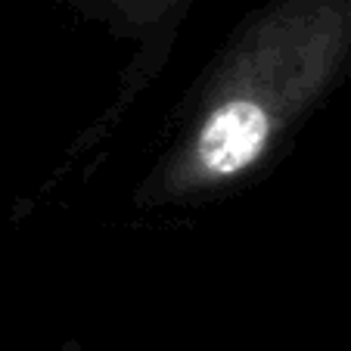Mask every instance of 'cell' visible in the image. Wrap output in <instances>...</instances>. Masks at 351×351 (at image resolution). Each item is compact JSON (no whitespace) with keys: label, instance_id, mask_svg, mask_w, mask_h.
<instances>
[{"label":"cell","instance_id":"obj_1","mask_svg":"<svg viewBox=\"0 0 351 351\" xmlns=\"http://www.w3.org/2000/svg\"><path fill=\"white\" fill-rule=\"evenodd\" d=\"M348 72L351 0H267L196 81L134 206L186 208L245 190Z\"/></svg>","mask_w":351,"mask_h":351},{"label":"cell","instance_id":"obj_2","mask_svg":"<svg viewBox=\"0 0 351 351\" xmlns=\"http://www.w3.org/2000/svg\"><path fill=\"white\" fill-rule=\"evenodd\" d=\"M190 7L193 0H75V10L87 22L99 25L112 38L131 40L137 47L134 60L121 72V87L115 93V103L103 115L106 125H112L162 75Z\"/></svg>","mask_w":351,"mask_h":351}]
</instances>
